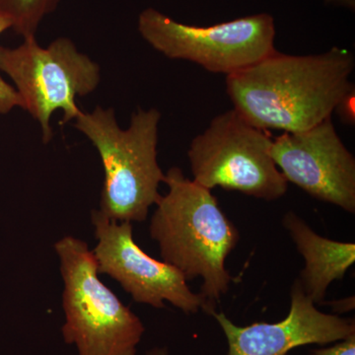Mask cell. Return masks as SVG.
Segmentation results:
<instances>
[{
    "label": "cell",
    "instance_id": "6da1fadb",
    "mask_svg": "<svg viewBox=\"0 0 355 355\" xmlns=\"http://www.w3.org/2000/svg\"><path fill=\"white\" fill-rule=\"evenodd\" d=\"M354 55L340 48L308 55L275 51L226 76V91L233 109L254 127L304 132L331 118L354 92Z\"/></svg>",
    "mask_w": 355,
    "mask_h": 355
},
{
    "label": "cell",
    "instance_id": "7a4b0ae2",
    "mask_svg": "<svg viewBox=\"0 0 355 355\" xmlns=\"http://www.w3.org/2000/svg\"><path fill=\"white\" fill-rule=\"evenodd\" d=\"M168 193L159 198L150 236L163 261L183 273L187 282L202 279V310L214 315L230 287L225 261L239 241V232L222 211L211 191L184 177L180 168L165 175Z\"/></svg>",
    "mask_w": 355,
    "mask_h": 355
},
{
    "label": "cell",
    "instance_id": "3957f363",
    "mask_svg": "<svg viewBox=\"0 0 355 355\" xmlns=\"http://www.w3.org/2000/svg\"><path fill=\"white\" fill-rule=\"evenodd\" d=\"M158 110L139 109L128 130L116 123L113 109L81 112L74 127L96 147L104 167L100 211L116 221H146L161 198L165 174L157 161Z\"/></svg>",
    "mask_w": 355,
    "mask_h": 355
},
{
    "label": "cell",
    "instance_id": "277c9868",
    "mask_svg": "<svg viewBox=\"0 0 355 355\" xmlns=\"http://www.w3.org/2000/svg\"><path fill=\"white\" fill-rule=\"evenodd\" d=\"M55 249L64 286V342L76 345L78 355H137L146 328L100 279L88 245L65 236Z\"/></svg>",
    "mask_w": 355,
    "mask_h": 355
},
{
    "label": "cell",
    "instance_id": "5b68a950",
    "mask_svg": "<svg viewBox=\"0 0 355 355\" xmlns=\"http://www.w3.org/2000/svg\"><path fill=\"white\" fill-rule=\"evenodd\" d=\"M0 70L15 83L21 106L39 121L44 144L53 139L51 114L64 112L62 123L76 120V97L92 93L100 83L99 65L79 53L71 40L58 38L46 48L28 37L18 48L0 46Z\"/></svg>",
    "mask_w": 355,
    "mask_h": 355
},
{
    "label": "cell",
    "instance_id": "8992f818",
    "mask_svg": "<svg viewBox=\"0 0 355 355\" xmlns=\"http://www.w3.org/2000/svg\"><path fill=\"white\" fill-rule=\"evenodd\" d=\"M272 139L232 109L218 114L191 140L188 151L193 181L209 189L240 191L260 200H279L286 178L270 156Z\"/></svg>",
    "mask_w": 355,
    "mask_h": 355
},
{
    "label": "cell",
    "instance_id": "52a82bcc",
    "mask_svg": "<svg viewBox=\"0 0 355 355\" xmlns=\"http://www.w3.org/2000/svg\"><path fill=\"white\" fill-rule=\"evenodd\" d=\"M139 31L165 57L188 60L226 76L277 51L275 20L266 13L200 27L177 22L155 9L147 8L139 15Z\"/></svg>",
    "mask_w": 355,
    "mask_h": 355
},
{
    "label": "cell",
    "instance_id": "ba28073f",
    "mask_svg": "<svg viewBox=\"0 0 355 355\" xmlns=\"http://www.w3.org/2000/svg\"><path fill=\"white\" fill-rule=\"evenodd\" d=\"M91 221L97 239L92 252L99 275L116 280L135 302L164 308L167 301L191 314L202 310V296L191 291L183 273L140 249L133 239L132 222L110 219L100 210L92 212Z\"/></svg>",
    "mask_w": 355,
    "mask_h": 355
},
{
    "label": "cell",
    "instance_id": "9c48e42d",
    "mask_svg": "<svg viewBox=\"0 0 355 355\" xmlns=\"http://www.w3.org/2000/svg\"><path fill=\"white\" fill-rule=\"evenodd\" d=\"M287 182L311 197L355 214V158L331 118L304 132H284L270 149Z\"/></svg>",
    "mask_w": 355,
    "mask_h": 355
},
{
    "label": "cell",
    "instance_id": "30bf717a",
    "mask_svg": "<svg viewBox=\"0 0 355 355\" xmlns=\"http://www.w3.org/2000/svg\"><path fill=\"white\" fill-rule=\"evenodd\" d=\"M227 338L228 355H288L306 345H328L355 334L354 320L326 314L306 296L298 279L291 287V305L277 323L237 326L224 313L212 315Z\"/></svg>",
    "mask_w": 355,
    "mask_h": 355
},
{
    "label": "cell",
    "instance_id": "8fae6325",
    "mask_svg": "<svg viewBox=\"0 0 355 355\" xmlns=\"http://www.w3.org/2000/svg\"><path fill=\"white\" fill-rule=\"evenodd\" d=\"M282 224L304 259V268L298 277L303 291L315 305L322 304L331 282L343 279L355 263V244L318 235L292 211L286 212Z\"/></svg>",
    "mask_w": 355,
    "mask_h": 355
},
{
    "label": "cell",
    "instance_id": "7c38bea8",
    "mask_svg": "<svg viewBox=\"0 0 355 355\" xmlns=\"http://www.w3.org/2000/svg\"><path fill=\"white\" fill-rule=\"evenodd\" d=\"M60 0H0V12L12 24L14 32L23 38L35 37L46 15L57 9Z\"/></svg>",
    "mask_w": 355,
    "mask_h": 355
},
{
    "label": "cell",
    "instance_id": "4fadbf2b",
    "mask_svg": "<svg viewBox=\"0 0 355 355\" xmlns=\"http://www.w3.org/2000/svg\"><path fill=\"white\" fill-rule=\"evenodd\" d=\"M11 27V21L0 12V34ZM15 106H21L17 91L0 77V113H8Z\"/></svg>",
    "mask_w": 355,
    "mask_h": 355
},
{
    "label": "cell",
    "instance_id": "5bb4252c",
    "mask_svg": "<svg viewBox=\"0 0 355 355\" xmlns=\"http://www.w3.org/2000/svg\"><path fill=\"white\" fill-rule=\"evenodd\" d=\"M330 347L314 349L311 352L312 355H355V334H352L345 340H340Z\"/></svg>",
    "mask_w": 355,
    "mask_h": 355
},
{
    "label": "cell",
    "instance_id": "9a60e30c",
    "mask_svg": "<svg viewBox=\"0 0 355 355\" xmlns=\"http://www.w3.org/2000/svg\"><path fill=\"white\" fill-rule=\"evenodd\" d=\"M330 304L333 306V310L338 313L349 312L354 309V297L342 299V300L333 301Z\"/></svg>",
    "mask_w": 355,
    "mask_h": 355
},
{
    "label": "cell",
    "instance_id": "2e32d148",
    "mask_svg": "<svg viewBox=\"0 0 355 355\" xmlns=\"http://www.w3.org/2000/svg\"><path fill=\"white\" fill-rule=\"evenodd\" d=\"M146 355H168V350L156 347V349L149 350Z\"/></svg>",
    "mask_w": 355,
    "mask_h": 355
}]
</instances>
